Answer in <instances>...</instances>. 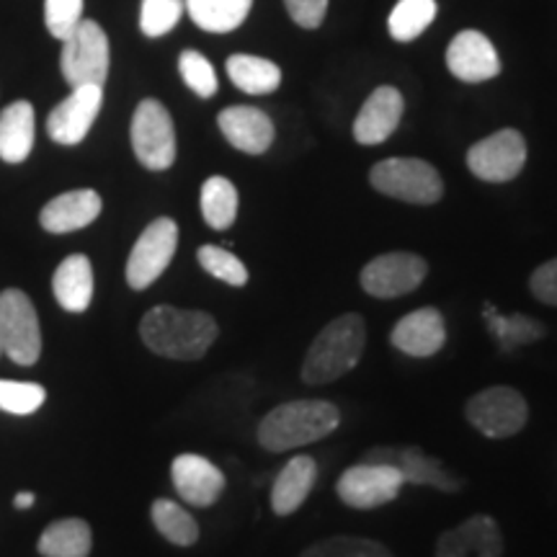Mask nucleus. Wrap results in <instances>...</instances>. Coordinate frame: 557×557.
Returning <instances> with one entry per match:
<instances>
[{
	"instance_id": "1",
	"label": "nucleus",
	"mask_w": 557,
	"mask_h": 557,
	"mask_svg": "<svg viewBox=\"0 0 557 557\" xmlns=\"http://www.w3.org/2000/svg\"><path fill=\"white\" fill-rule=\"evenodd\" d=\"M218 320L205 310H181L158 305L139 323L143 344L152 354L176 361H197L218 341Z\"/></svg>"
},
{
	"instance_id": "2",
	"label": "nucleus",
	"mask_w": 557,
	"mask_h": 557,
	"mask_svg": "<svg viewBox=\"0 0 557 557\" xmlns=\"http://www.w3.org/2000/svg\"><path fill=\"white\" fill-rule=\"evenodd\" d=\"M341 426V410L329 400H292L282 403L261 418L256 438L267 451L282 455L308 447L331 436Z\"/></svg>"
},
{
	"instance_id": "3",
	"label": "nucleus",
	"mask_w": 557,
	"mask_h": 557,
	"mask_svg": "<svg viewBox=\"0 0 557 557\" xmlns=\"http://www.w3.org/2000/svg\"><path fill=\"white\" fill-rule=\"evenodd\" d=\"M367 346V323L357 312H346L331 320L323 331L312 341L308 354H305L299 377L305 385H331L351 372L361 361Z\"/></svg>"
},
{
	"instance_id": "4",
	"label": "nucleus",
	"mask_w": 557,
	"mask_h": 557,
	"mask_svg": "<svg viewBox=\"0 0 557 557\" xmlns=\"http://www.w3.org/2000/svg\"><path fill=\"white\" fill-rule=\"evenodd\" d=\"M374 191L406 205H436L444 197V181L429 160L421 158H387L369 171Z\"/></svg>"
},
{
	"instance_id": "5",
	"label": "nucleus",
	"mask_w": 557,
	"mask_h": 557,
	"mask_svg": "<svg viewBox=\"0 0 557 557\" xmlns=\"http://www.w3.org/2000/svg\"><path fill=\"white\" fill-rule=\"evenodd\" d=\"M109 37L99 21L83 18L73 34L62 39L60 70L70 86H103L109 78Z\"/></svg>"
},
{
	"instance_id": "6",
	"label": "nucleus",
	"mask_w": 557,
	"mask_h": 557,
	"mask_svg": "<svg viewBox=\"0 0 557 557\" xmlns=\"http://www.w3.org/2000/svg\"><path fill=\"white\" fill-rule=\"evenodd\" d=\"M132 150L148 171H169L176 163V127L171 111L158 99H143L132 114Z\"/></svg>"
},
{
	"instance_id": "7",
	"label": "nucleus",
	"mask_w": 557,
	"mask_h": 557,
	"mask_svg": "<svg viewBox=\"0 0 557 557\" xmlns=\"http://www.w3.org/2000/svg\"><path fill=\"white\" fill-rule=\"evenodd\" d=\"M0 346L21 367L37 364L41 357V329L37 308L21 289L0 292Z\"/></svg>"
},
{
	"instance_id": "8",
	"label": "nucleus",
	"mask_w": 557,
	"mask_h": 557,
	"mask_svg": "<svg viewBox=\"0 0 557 557\" xmlns=\"http://www.w3.org/2000/svg\"><path fill=\"white\" fill-rule=\"evenodd\" d=\"M465 418L487 438H508L527 426L529 406L519 389L496 385L472 395L465 406Z\"/></svg>"
},
{
	"instance_id": "9",
	"label": "nucleus",
	"mask_w": 557,
	"mask_h": 557,
	"mask_svg": "<svg viewBox=\"0 0 557 557\" xmlns=\"http://www.w3.org/2000/svg\"><path fill=\"white\" fill-rule=\"evenodd\" d=\"M178 248V225L171 218L152 220L143 230L127 259V284L143 292L156 284L160 274L171 267Z\"/></svg>"
},
{
	"instance_id": "10",
	"label": "nucleus",
	"mask_w": 557,
	"mask_h": 557,
	"mask_svg": "<svg viewBox=\"0 0 557 557\" xmlns=\"http://www.w3.org/2000/svg\"><path fill=\"white\" fill-rule=\"evenodd\" d=\"M527 165V139L519 129L506 127L480 139L468 150V169L487 184L513 181Z\"/></svg>"
},
{
	"instance_id": "11",
	"label": "nucleus",
	"mask_w": 557,
	"mask_h": 557,
	"mask_svg": "<svg viewBox=\"0 0 557 557\" xmlns=\"http://www.w3.org/2000/svg\"><path fill=\"white\" fill-rule=\"evenodd\" d=\"M429 274V263L418 253L408 250H389L372 259L361 269L359 282L367 295L377 299L406 297L423 284Z\"/></svg>"
},
{
	"instance_id": "12",
	"label": "nucleus",
	"mask_w": 557,
	"mask_h": 557,
	"mask_svg": "<svg viewBox=\"0 0 557 557\" xmlns=\"http://www.w3.org/2000/svg\"><path fill=\"white\" fill-rule=\"evenodd\" d=\"M406 478L393 465L380 462H357L344 470V475L336 483V496L344 500L348 508H359V511H369V508L387 506L389 500L400 496Z\"/></svg>"
},
{
	"instance_id": "13",
	"label": "nucleus",
	"mask_w": 557,
	"mask_h": 557,
	"mask_svg": "<svg viewBox=\"0 0 557 557\" xmlns=\"http://www.w3.org/2000/svg\"><path fill=\"white\" fill-rule=\"evenodd\" d=\"M361 462L393 465L410 485H429L444 493H457L465 487V480L451 475L442 465V459L429 457L426 451L418 447H374L361 457Z\"/></svg>"
},
{
	"instance_id": "14",
	"label": "nucleus",
	"mask_w": 557,
	"mask_h": 557,
	"mask_svg": "<svg viewBox=\"0 0 557 557\" xmlns=\"http://www.w3.org/2000/svg\"><path fill=\"white\" fill-rule=\"evenodd\" d=\"M103 107V86H78L67 99H62L58 107L47 116V135L52 143L81 145L88 137L94 122L99 120V111Z\"/></svg>"
},
{
	"instance_id": "15",
	"label": "nucleus",
	"mask_w": 557,
	"mask_h": 557,
	"mask_svg": "<svg viewBox=\"0 0 557 557\" xmlns=\"http://www.w3.org/2000/svg\"><path fill=\"white\" fill-rule=\"evenodd\" d=\"M447 67L462 83H485L500 73V58L493 41L475 29L459 32L447 47Z\"/></svg>"
},
{
	"instance_id": "16",
	"label": "nucleus",
	"mask_w": 557,
	"mask_h": 557,
	"mask_svg": "<svg viewBox=\"0 0 557 557\" xmlns=\"http://www.w3.org/2000/svg\"><path fill=\"white\" fill-rule=\"evenodd\" d=\"M406 111V99L395 86H380L369 94L364 107L359 109L357 120H354V139L359 145H382L385 139L393 137L398 129Z\"/></svg>"
},
{
	"instance_id": "17",
	"label": "nucleus",
	"mask_w": 557,
	"mask_h": 557,
	"mask_svg": "<svg viewBox=\"0 0 557 557\" xmlns=\"http://www.w3.org/2000/svg\"><path fill=\"white\" fill-rule=\"evenodd\" d=\"M504 555V534L496 519L475 513L462 524L444 532L436 542L434 557H500Z\"/></svg>"
},
{
	"instance_id": "18",
	"label": "nucleus",
	"mask_w": 557,
	"mask_h": 557,
	"mask_svg": "<svg viewBox=\"0 0 557 557\" xmlns=\"http://www.w3.org/2000/svg\"><path fill=\"white\" fill-rule=\"evenodd\" d=\"M389 344L398 348L400 354L413 359L434 357L447 344V323L436 308H421L408 312L395 323L389 333Z\"/></svg>"
},
{
	"instance_id": "19",
	"label": "nucleus",
	"mask_w": 557,
	"mask_h": 557,
	"mask_svg": "<svg viewBox=\"0 0 557 557\" xmlns=\"http://www.w3.org/2000/svg\"><path fill=\"white\" fill-rule=\"evenodd\" d=\"M173 487L189 506L207 508L218 504L225 491V475L218 465L199 455H178L171 465Z\"/></svg>"
},
{
	"instance_id": "20",
	"label": "nucleus",
	"mask_w": 557,
	"mask_h": 557,
	"mask_svg": "<svg viewBox=\"0 0 557 557\" xmlns=\"http://www.w3.org/2000/svg\"><path fill=\"white\" fill-rule=\"evenodd\" d=\"M218 127L222 137L233 145L235 150L246 156H263L274 145L276 129L271 116L256 107H227L220 111Z\"/></svg>"
},
{
	"instance_id": "21",
	"label": "nucleus",
	"mask_w": 557,
	"mask_h": 557,
	"mask_svg": "<svg viewBox=\"0 0 557 557\" xmlns=\"http://www.w3.org/2000/svg\"><path fill=\"white\" fill-rule=\"evenodd\" d=\"M101 209H103V201L99 197V191L94 189L65 191L41 207L39 225L52 235L75 233V230L88 227L90 222L99 220Z\"/></svg>"
},
{
	"instance_id": "22",
	"label": "nucleus",
	"mask_w": 557,
	"mask_h": 557,
	"mask_svg": "<svg viewBox=\"0 0 557 557\" xmlns=\"http://www.w3.org/2000/svg\"><path fill=\"white\" fill-rule=\"evenodd\" d=\"M318 480V465L308 455H297L284 465L271 485V508L276 517H289L310 496Z\"/></svg>"
},
{
	"instance_id": "23",
	"label": "nucleus",
	"mask_w": 557,
	"mask_h": 557,
	"mask_svg": "<svg viewBox=\"0 0 557 557\" xmlns=\"http://www.w3.org/2000/svg\"><path fill=\"white\" fill-rule=\"evenodd\" d=\"M37 114L32 101H13L0 111V160L9 165L24 163L34 150Z\"/></svg>"
},
{
	"instance_id": "24",
	"label": "nucleus",
	"mask_w": 557,
	"mask_h": 557,
	"mask_svg": "<svg viewBox=\"0 0 557 557\" xmlns=\"http://www.w3.org/2000/svg\"><path fill=\"white\" fill-rule=\"evenodd\" d=\"M52 289L62 310L75 312V315L86 312L90 308V299H94V267H90L88 256H67L54 271Z\"/></svg>"
},
{
	"instance_id": "25",
	"label": "nucleus",
	"mask_w": 557,
	"mask_h": 557,
	"mask_svg": "<svg viewBox=\"0 0 557 557\" xmlns=\"http://www.w3.org/2000/svg\"><path fill=\"white\" fill-rule=\"evenodd\" d=\"M225 70L235 88L248 96H269L282 86V70L276 62L256 54H230Z\"/></svg>"
},
{
	"instance_id": "26",
	"label": "nucleus",
	"mask_w": 557,
	"mask_h": 557,
	"mask_svg": "<svg viewBox=\"0 0 557 557\" xmlns=\"http://www.w3.org/2000/svg\"><path fill=\"white\" fill-rule=\"evenodd\" d=\"M184 5L201 32L230 34L240 29L253 0H184Z\"/></svg>"
},
{
	"instance_id": "27",
	"label": "nucleus",
	"mask_w": 557,
	"mask_h": 557,
	"mask_svg": "<svg viewBox=\"0 0 557 557\" xmlns=\"http://www.w3.org/2000/svg\"><path fill=\"white\" fill-rule=\"evenodd\" d=\"M90 547H94V534L88 521L83 519L52 521L37 542L39 555L45 557H88Z\"/></svg>"
},
{
	"instance_id": "28",
	"label": "nucleus",
	"mask_w": 557,
	"mask_h": 557,
	"mask_svg": "<svg viewBox=\"0 0 557 557\" xmlns=\"http://www.w3.org/2000/svg\"><path fill=\"white\" fill-rule=\"evenodd\" d=\"M485 323L491 329L493 336L498 341V348L504 354L517 351L519 346H529L534 341L545 338L547 329L540 323V320L529 315H498L491 305H485Z\"/></svg>"
},
{
	"instance_id": "29",
	"label": "nucleus",
	"mask_w": 557,
	"mask_h": 557,
	"mask_svg": "<svg viewBox=\"0 0 557 557\" xmlns=\"http://www.w3.org/2000/svg\"><path fill=\"white\" fill-rule=\"evenodd\" d=\"M201 218L212 230H227L238 220V189L225 176H212L201 186Z\"/></svg>"
},
{
	"instance_id": "30",
	"label": "nucleus",
	"mask_w": 557,
	"mask_h": 557,
	"mask_svg": "<svg viewBox=\"0 0 557 557\" xmlns=\"http://www.w3.org/2000/svg\"><path fill=\"white\" fill-rule=\"evenodd\" d=\"M150 517H152V524H156L158 532L163 534L171 545L191 547L194 542L199 540L197 519H194L184 506H178L176 500L158 498L150 508Z\"/></svg>"
},
{
	"instance_id": "31",
	"label": "nucleus",
	"mask_w": 557,
	"mask_h": 557,
	"mask_svg": "<svg viewBox=\"0 0 557 557\" xmlns=\"http://www.w3.org/2000/svg\"><path fill=\"white\" fill-rule=\"evenodd\" d=\"M436 11V0H398V5H395L387 21L389 37L403 41V45L418 39L434 24Z\"/></svg>"
},
{
	"instance_id": "32",
	"label": "nucleus",
	"mask_w": 557,
	"mask_h": 557,
	"mask_svg": "<svg viewBox=\"0 0 557 557\" xmlns=\"http://www.w3.org/2000/svg\"><path fill=\"white\" fill-rule=\"evenodd\" d=\"M299 557H393V553L377 540L338 534V537L315 542Z\"/></svg>"
},
{
	"instance_id": "33",
	"label": "nucleus",
	"mask_w": 557,
	"mask_h": 557,
	"mask_svg": "<svg viewBox=\"0 0 557 557\" xmlns=\"http://www.w3.org/2000/svg\"><path fill=\"white\" fill-rule=\"evenodd\" d=\"M184 0H143L139 5V32L148 39H160L171 34L184 16Z\"/></svg>"
},
{
	"instance_id": "34",
	"label": "nucleus",
	"mask_w": 557,
	"mask_h": 557,
	"mask_svg": "<svg viewBox=\"0 0 557 557\" xmlns=\"http://www.w3.org/2000/svg\"><path fill=\"white\" fill-rule=\"evenodd\" d=\"M199 267L207 271L209 276L220 278V282L230 284V287H246L248 284V269L238 256L220 246H201L197 250Z\"/></svg>"
},
{
	"instance_id": "35",
	"label": "nucleus",
	"mask_w": 557,
	"mask_h": 557,
	"mask_svg": "<svg viewBox=\"0 0 557 557\" xmlns=\"http://www.w3.org/2000/svg\"><path fill=\"white\" fill-rule=\"evenodd\" d=\"M178 73L184 78L186 88L191 94H197L199 99H212L218 94L220 83H218V73H214L212 62H209L205 54L197 50H184L178 58Z\"/></svg>"
},
{
	"instance_id": "36",
	"label": "nucleus",
	"mask_w": 557,
	"mask_h": 557,
	"mask_svg": "<svg viewBox=\"0 0 557 557\" xmlns=\"http://www.w3.org/2000/svg\"><path fill=\"white\" fill-rule=\"evenodd\" d=\"M47 400V389L34 382L0 380V410L13 416H29Z\"/></svg>"
},
{
	"instance_id": "37",
	"label": "nucleus",
	"mask_w": 557,
	"mask_h": 557,
	"mask_svg": "<svg viewBox=\"0 0 557 557\" xmlns=\"http://www.w3.org/2000/svg\"><path fill=\"white\" fill-rule=\"evenodd\" d=\"M83 0H45V24L54 39H65L83 21Z\"/></svg>"
},
{
	"instance_id": "38",
	"label": "nucleus",
	"mask_w": 557,
	"mask_h": 557,
	"mask_svg": "<svg viewBox=\"0 0 557 557\" xmlns=\"http://www.w3.org/2000/svg\"><path fill=\"white\" fill-rule=\"evenodd\" d=\"M289 18L302 29H320L329 13V0H284Z\"/></svg>"
},
{
	"instance_id": "39",
	"label": "nucleus",
	"mask_w": 557,
	"mask_h": 557,
	"mask_svg": "<svg viewBox=\"0 0 557 557\" xmlns=\"http://www.w3.org/2000/svg\"><path fill=\"white\" fill-rule=\"evenodd\" d=\"M529 289H532V295L537 297L542 305H553V308H557V259L534 269V274L529 276Z\"/></svg>"
},
{
	"instance_id": "40",
	"label": "nucleus",
	"mask_w": 557,
	"mask_h": 557,
	"mask_svg": "<svg viewBox=\"0 0 557 557\" xmlns=\"http://www.w3.org/2000/svg\"><path fill=\"white\" fill-rule=\"evenodd\" d=\"M13 506H16V508H32L34 506V493H18V496L13 498Z\"/></svg>"
},
{
	"instance_id": "41",
	"label": "nucleus",
	"mask_w": 557,
	"mask_h": 557,
	"mask_svg": "<svg viewBox=\"0 0 557 557\" xmlns=\"http://www.w3.org/2000/svg\"><path fill=\"white\" fill-rule=\"evenodd\" d=\"M0 354H3V346H0Z\"/></svg>"
}]
</instances>
